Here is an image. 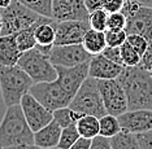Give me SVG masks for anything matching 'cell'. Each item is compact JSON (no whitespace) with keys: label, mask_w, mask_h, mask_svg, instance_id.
Segmentation results:
<instances>
[{"label":"cell","mask_w":152,"mask_h":149,"mask_svg":"<svg viewBox=\"0 0 152 149\" xmlns=\"http://www.w3.org/2000/svg\"><path fill=\"white\" fill-rule=\"evenodd\" d=\"M103 1L104 0H85L86 7H87L88 12H94L96 9H103Z\"/></svg>","instance_id":"cell-40"},{"label":"cell","mask_w":152,"mask_h":149,"mask_svg":"<svg viewBox=\"0 0 152 149\" xmlns=\"http://www.w3.org/2000/svg\"><path fill=\"white\" fill-rule=\"evenodd\" d=\"M77 130L82 137L94 139L100 132V123L99 118L94 116H82V118L75 123Z\"/></svg>","instance_id":"cell-22"},{"label":"cell","mask_w":152,"mask_h":149,"mask_svg":"<svg viewBox=\"0 0 152 149\" xmlns=\"http://www.w3.org/2000/svg\"><path fill=\"white\" fill-rule=\"evenodd\" d=\"M126 41L140 55V56H143V55L146 53V51L148 49V47H150V44H151V41L147 40L146 38H143L140 35H135V34L127 35Z\"/></svg>","instance_id":"cell-32"},{"label":"cell","mask_w":152,"mask_h":149,"mask_svg":"<svg viewBox=\"0 0 152 149\" xmlns=\"http://www.w3.org/2000/svg\"><path fill=\"white\" fill-rule=\"evenodd\" d=\"M125 66L118 65L116 62L108 60L102 53L92 56L88 64V77L95 78L98 81H105V79H117L122 74Z\"/></svg>","instance_id":"cell-16"},{"label":"cell","mask_w":152,"mask_h":149,"mask_svg":"<svg viewBox=\"0 0 152 149\" xmlns=\"http://www.w3.org/2000/svg\"><path fill=\"white\" fill-rule=\"evenodd\" d=\"M127 39V34L125 30L121 31H113L107 30L105 31V40L108 47H121Z\"/></svg>","instance_id":"cell-31"},{"label":"cell","mask_w":152,"mask_h":149,"mask_svg":"<svg viewBox=\"0 0 152 149\" xmlns=\"http://www.w3.org/2000/svg\"><path fill=\"white\" fill-rule=\"evenodd\" d=\"M99 89L108 114L118 117L127 112V97L122 83L117 79L99 81Z\"/></svg>","instance_id":"cell-8"},{"label":"cell","mask_w":152,"mask_h":149,"mask_svg":"<svg viewBox=\"0 0 152 149\" xmlns=\"http://www.w3.org/2000/svg\"><path fill=\"white\" fill-rule=\"evenodd\" d=\"M90 12L85 0H53L52 18L61 21H88Z\"/></svg>","instance_id":"cell-12"},{"label":"cell","mask_w":152,"mask_h":149,"mask_svg":"<svg viewBox=\"0 0 152 149\" xmlns=\"http://www.w3.org/2000/svg\"><path fill=\"white\" fill-rule=\"evenodd\" d=\"M56 21L46 18L35 27V39L39 46H55L56 39Z\"/></svg>","instance_id":"cell-20"},{"label":"cell","mask_w":152,"mask_h":149,"mask_svg":"<svg viewBox=\"0 0 152 149\" xmlns=\"http://www.w3.org/2000/svg\"><path fill=\"white\" fill-rule=\"evenodd\" d=\"M69 108L74 112L82 113L85 116H94L96 118H102L103 116L108 114L102 99L98 79L91 77L86 79L72 100Z\"/></svg>","instance_id":"cell-4"},{"label":"cell","mask_w":152,"mask_h":149,"mask_svg":"<svg viewBox=\"0 0 152 149\" xmlns=\"http://www.w3.org/2000/svg\"><path fill=\"white\" fill-rule=\"evenodd\" d=\"M3 18L1 35H16L17 33L35 25L43 16L38 15L18 0H13L5 9H0Z\"/></svg>","instance_id":"cell-6"},{"label":"cell","mask_w":152,"mask_h":149,"mask_svg":"<svg viewBox=\"0 0 152 149\" xmlns=\"http://www.w3.org/2000/svg\"><path fill=\"white\" fill-rule=\"evenodd\" d=\"M22 112L25 114V118L29 123L30 129L34 132L43 129L48 123L53 121V112L47 109L42 102H39L31 93H26L20 102Z\"/></svg>","instance_id":"cell-9"},{"label":"cell","mask_w":152,"mask_h":149,"mask_svg":"<svg viewBox=\"0 0 152 149\" xmlns=\"http://www.w3.org/2000/svg\"><path fill=\"white\" fill-rule=\"evenodd\" d=\"M33 84L34 81L18 65L15 66L0 65V92L7 108L18 105L23 96L29 93Z\"/></svg>","instance_id":"cell-3"},{"label":"cell","mask_w":152,"mask_h":149,"mask_svg":"<svg viewBox=\"0 0 152 149\" xmlns=\"http://www.w3.org/2000/svg\"><path fill=\"white\" fill-rule=\"evenodd\" d=\"M79 137H81V135H79L75 124H70V126H68V127H64L63 131H61V136H60L57 149H70L72 145H73Z\"/></svg>","instance_id":"cell-27"},{"label":"cell","mask_w":152,"mask_h":149,"mask_svg":"<svg viewBox=\"0 0 152 149\" xmlns=\"http://www.w3.org/2000/svg\"><path fill=\"white\" fill-rule=\"evenodd\" d=\"M27 8H30L38 15L52 18V1L53 0H18Z\"/></svg>","instance_id":"cell-26"},{"label":"cell","mask_w":152,"mask_h":149,"mask_svg":"<svg viewBox=\"0 0 152 149\" xmlns=\"http://www.w3.org/2000/svg\"><path fill=\"white\" fill-rule=\"evenodd\" d=\"M17 65L29 74L34 83L53 82L57 79L56 66L51 62L50 57L42 53L37 47L27 52H23Z\"/></svg>","instance_id":"cell-5"},{"label":"cell","mask_w":152,"mask_h":149,"mask_svg":"<svg viewBox=\"0 0 152 149\" xmlns=\"http://www.w3.org/2000/svg\"><path fill=\"white\" fill-rule=\"evenodd\" d=\"M34 144V131L30 129L21 105L8 106L0 122V147Z\"/></svg>","instance_id":"cell-2"},{"label":"cell","mask_w":152,"mask_h":149,"mask_svg":"<svg viewBox=\"0 0 152 149\" xmlns=\"http://www.w3.org/2000/svg\"><path fill=\"white\" fill-rule=\"evenodd\" d=\"M61 126L57 122L52 121L44 126L43 129L34 132V144L40 147L42 149H50V148H57L58 141L61 136Z\"/></svg>","instance_id":"cell-17"},{"label":"cell","mask_w":152,"mask_h":149,"mask_svg":"<svg viewBox=\"0 0 152 149\" xmlns=\"http://www.w3.org/2000/svg\"><path fill=\"white\" fill-rule=\"evenodd\" d=\"M13 0H0V9H5L12 4Z\"/></svg>","instance_id":"cell-42"},{"label":"cell","mask_w":152,"mask_h":149,"mask_svg":"<svg viewBox=\"0 0 152 149\" xmlns=\"http://www.w3.org/2000/svg\"><path fill=\"white\" fill-rule=\"evenodd\" d=\"M126 27V17L124 13L116 12V13H109L108 21H107V30H113V31H121L125 30Z\"/></svg>","instance_id":"cell-30"},{"label":"cell","mask_w":152,"mask_h":149,"mask_svg":"<svg viewBox=\"0 0 152 149\" xmlns=\"http://www.w3.org/2000/svg\"><path fill=\"white\" fill-rule=\"evenodd\" d=\"M120 48H121V56H122L124 66L131 68V66H137V65L140 64L142 56L130 46L129 43H127V41H125Z\"/></svg>","instance_id":"cell-28"},{"label":"cell","mask_w":152,"mask_h":149,"mask_svg":"<svg viewBox=\"0 0 152 149\" xmlns=\"http://www.w3.org/2000/svg\"><path fill=\"white\" fill-rule=\"evenodd\" d=\"M50 149H53V148H50Z\"/></svg>","instance_id":"cell-46"},{"label":"cell","mask_w":152,"mask_h":149,"mask_svg":"<svg viewBox=\"0 0 152 149\" xmlns=\"http://www.w3.org/2000/svg\"><path fill=\"white\" fill-rule=\"evenodd\" d=\"M125 31L127 35L135 34L152 41V7L142 4L137 12L127 17Z\"/></svg>","instance_id":"cell-15"},{"label":"cell","mask_w":152,"mask_h":149,"mask_svg":"<svg viewBox=\"0 0 152 149\" xmlns=\"http://www.w3.org/2000/svg\"><path fill=\"white\" fill-rule=\"evenodd\" d=\"M99 123H100L99 135H102V136H104V137H108V139L116 136L117 134H120L121 131H122L118 117L112 116V114H105L102 118H99Z\"/></svg>","instance_id":"cell-24"},{"label":"cell","mask_w":152,"mask_h":149,"mask_svg":"<svg viewBox=\"0 0 152 149\" xmlns=\"http://www.w3.org/2000/svg\"><path fill=\"white\" fill-rule=\"evenodd\" d=\"M92 56L85 49L82 44L70 46H53L50 55V60L55 66L73 68L77 65L90 62Z\"/></svg>","instance_id":"cell-10"},{"label":"cell","mask_w":152,"mask_h":149,"mask_svg":"<svg viewBox=\"0 0 152 149\" xmlns=\"http://www.w3.org/2000/svg\"><path fill=\"white\" fill-rule=\"evenodd\" d=\"M88 64L90 62H85V64L77 65V66L73 68L56 66L57 82L73 97L78 92V89L81 88L82 83L88 78Z\"/></svg>","instance_id":"cell-13"},{"label":"cell","mask_w":152,"mask_h":149,"mask_svg":"<svg viewBox=\"0 0 152 149\" xmlns=\"http://www.w3.org/2000/svg\"><path fill=\"white\" fill-rule=\"evenodd\" d=\"M139 65L142 68L146 69L152 77V41H151L150 47H148V49L146 51V53L142 56V61H140Z\"/></svg>","instance_id":"cell-37"},{"label":"cell","mask_w":152,"mask_h":149,"mask_svg":"<svg viewBox=\"0 0 152 149\" xmlns=\"http://www.w3.org/2000/svg\"><path fill=\"white\" fill-rule=\"evenodd\" d=\"M125 0H104L103 1V9L107 13H116L121 12Z\"/></svg>","instance_id":"cell-34"},{"label":"cell","mask_w":152,"mask_h":149,"mask_svg":"<svg viewBox=\"0 0 152 149\" xmlns=\"http://www.w3.org/2000/svg\"><path fill=\"white\" fill-rule=\"evenodd\" d=\"M92 139H87V137H79L75 143L72 145L70 149H90L91 148Z\"/></svg>","instance_id":"cell-39"},{"label":"cell","mask_w":152,"mask_h":149,"mask_svg":"<svg viewBox=\"0 0 152 149\" xmlns=\"http://www.w3.org/2000/svg\"><path fill=\"white\" fill-rule=\"evenodd\" d=\"M22 52L17 46L15 35L0 36V65L3 66H15L18 64Z\"/></svg>","instance_id":"cell-18"},{"label":"cell","mask_w":152,"mask_h":149,"mask_svg":"<svg viewBox=\"0 0 152 149\" xmlns=\"http://www.w3.org/2000/svg\"><path fill=\"white\" fill-rule=\"evenodd\" d=\"M55 46L82 44L86 33L91 29L88 21H56Z\"/></svg>","instance_id":"cell-11"},{"label":"cell","mask_w":152,"mask_h":149,"mask_svg":"<svg viewBox=\"0 0 152 149\" xmlns=\"http://www.w3.org/2000/svg\"><path fill=\"white\" fill-rule=\"evenodd\" d=\"M118 121L122 131L131 134H143L152 130V110L139 109L127 110L118 116Z\"/></svg>","instance_id":"cell-14"},{"label":"cell","mask_w":152,"mask_h":149,"mask_svg":"<svg viewBox=\"0 0 152 149\" xmlns=\"http://www.w3.org/2000/svg\"><path fill=\"white\" fill-rule=\"evenodd\" d=\"M82 116H85V114L74 112V110L70 109L69 106L53 110V121L60 124L61 129L70 126V124H75L82 118Z\"/></svg>","instance_id":"cell-25"},{"label":"cell","mask_w":152,"mask_h":149,"mask_svg":"<svg viewBox=\"0 0 152 149\" xmlns=\"http://www.w3.org/2000/svg\"><path fill=\"white\" fill-rule=\"evenodd\" d=\"M140 5H142V3H139L138 0H125L122 9H121V13H124V16L127 18V17L131 16L134 12H137Z\"/></svg>","instance_id":"cell-35"},{"label":"cell","mask_w":152,"mask_h":149,"mask_svg":"<svg viewBox=\"0 0 152 149\" xmlns=\"http://www.w3.org/2000/svg\"><path fill=\"white\" fill-rule=\"evenodd\" d=\"M1 30H3V18H1V13H0V36H1Z\"/></svg>","instance_id":"cell-44"},{"label":"cell","mask_w":152,"mask_h":149,"mask_svg":"<svg viewBox=\"0 0 152 149\" xmlns=\"http://www.w3.org/2000/svg\"><path fill=\"white\" fill-rule=\"evenodd\" d=\"M139 3H142L143 5H147V7H152V0H138Z\"/></svg>","instance_id":"cell-43"},{"label":"cell","mask_w":152,"mask_h":149,"mask_svg":"<svg viewBox=\"0 0 152 149\" xmlns=\"http://www.w3.org/2000/svg\"><path fill=\"white\" fill-rule=\"evenodd\" d=\"M90 149H112V145H110V139L102 136V135H98L96 137L92 139L91 148H90Z\"/></svg>","instance_id":"cell-36"},{"label":"cell","mask_w":152,"mask_h":149,"mask_svg":"<svg viewBox=\"0 0 152 149\" xmlns=\"http://www.w3.org/2000/svg\"><path fill=\"white\" fill-rule=\"evenodd\" d=\"M46 18H50V17H42L38 22L35 23V25H33V26H30V27H27V29L25 30H22V31H20V33H17L16 34V41H17V46H18L20 48V51L22 52H27V51H30V49H33V48H35L37 47V39H35V27L39 25L42 21H44Z\"/></svg>","instance_id":"cell-21"},{"label":"cell","mask_w":152,"mask_h":149,"mask_svg":"<svg viewBox=\"0 0 152 149\" xmlns=\"http://www.w3.org/2000/svg\"><path fill=\"white\" fill-rule=\"evenodd\" d=\"M112 149H140L139 141L135 134L121 131L116 136L110 137Z\"/></svg>","instance_id":"cell-23"},{"label":"cell","mask_w":152,"mask_h":149,"mask_svg":"<svg viewBox=\"0 0 152 149\" xmlns=\"http://www.w3.org/2000/svg\"><path fill=\"white\" fill-rule=\"evenodd\" d=\"M4 149H42L35 144H20V145H13V147H8Z\"/></svg>","instance_id":"cell-41"},{"label":"cell","mask_w":152,"mask_h":149,"mask_svg":"<svg viewBox=\"0 0 152 149\" xmlns=\"http://www.w3.org/2000/svg\"><path fill=\"white\" fill-rule=\"evenodd\" d=\"M103 56H105L108 60L116 62L118 65H124V61H122V56H121V48L120 47H108L104 51L102 52Z\"/></svg>","instance_id":"cell-33"},{"label":"cell","mask_w":152,"mask_h":149,"mask_svg":"<svg viewBox=\"0 0 152 149\" xmlns=\"http://www.w3.org/2000/svg\"><path fill=\"white\" fill-rule=\"evenodd\" d=\"M39 102H42L47 109L56 110L69 106L73 96L63 88V86L56 81L34 83L29 91Z\"/></svg>","instance_id":"cell-7"},{"label":"cell","mask_w":152,"mask_h":149,"mask_svg":"<svg viewBox=\"0 0 152 149\" xmlns=\"http://www.w3.org/2000/svg\"><path fill=\"white\" fill-rule=\"evenodd\" d=\"M140 149H152V130L137 135Z\"/></svg>","instance_id":"cell-38"},{"label":"cell","mask_w":152,"mask_h":149,"mask_svg":"<svg viewBox=\"0 0 152 149\" xmlns=\"http://www.w3.org/2000/svg\"><path fill=\"white\" fill-rule=\"evenodd\" d=\"M0 149H4V148H3V147H0Z\"/></svg>","instance_id":"cell-45"},{"label":"cell","mask_w":152,"mask_h":149,"mask_svg":"<svg viewBox=\"0 0 152 149\" xmlns=\"http://www.w3.org/2000/svg\"><path fill=\"white\" fill-rule=\"evenodd\" d=\"M108 15L104 9H96L94 12L90 13L88 17V23L90 27L96 31H107V21H108Z\"/></svg>","instance_id":"cell-29"},{"label":"cell","mask_w":152,"mask_h":149,"mask_svg":"<svg viewBox=\"0 0 152 149\" xmlns=\"http://www.w3.org/2000/svg\"><path fill=\"white\" fill-rule=\"evenodd\" d=\"M82 46L88 52L91 56L100 55L107 48V40H105V33L103 31H96L94 29H90L82 41Z\"/></svg>","instance_id":"cell-19"},{"label":"cell","mask_w":152,"mask_h":149,"mask_svg":"<svg viewBox=\"0 0 152 149\" xmlns=\"http://www.w3.org/2000/svg\"><path fill=\"white\" fill-rule=\"evenodd\" d=\"M127 97V109L152 110V77L140 65L127 68L118 77Z\"/></svg>","instance_id":"cell-1"}]
</instances>
